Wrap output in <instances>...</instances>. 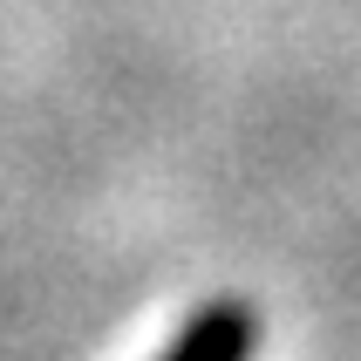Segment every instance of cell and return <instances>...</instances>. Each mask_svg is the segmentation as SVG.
Listing matches in <instances>:
<instances>
[{"label":"cell","instance_id":"obj_1","mask_svg":"<svg viewBox=\"0 0 361 361\" xmlns=\"http://www.w3.org/2000/svg\"><path fill=\"white\" fill-rule=\"evenodd\" d=\"M252 355H259V314L239 300H219L184 321V334L171 341L164 361H252Z\"/></svg>","mask_w":361,"mask_h":361}]
</instances>
